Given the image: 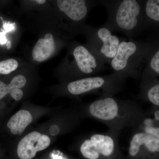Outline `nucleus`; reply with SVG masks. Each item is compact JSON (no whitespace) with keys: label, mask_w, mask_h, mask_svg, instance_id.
Instances as JSON below:
<instances>
[{"label":"nucleus","mask_w":159,"mask_h":159,"mask_svg":"<svg viewBox=\"0 0 159 159\" xmlns=\"http://www.w3.org/2000/svg\"><path fill=\"white\" fill-rule=\"evenodd\" d=\"M34 2L38 3V4H40V5H42V4L46 3V1L45 0H35Z\"/></svg>","instance_id":"20"},{"label":"nucleus","mask_w":159,"mask_h":159,"mask_svg":"<svg viewBox=\"0 0 159 159\" xmlns=\"http://www.w3.org/2000/svg\"><path fill=\"white\" fill-rule=\"evenodd\" d=\"M6 47H7V49H10L11 48V43L10 41H8L6 43Z\"/></svg>","instance_id":"21"},{"label":"nucleus","mask_w":159,"mask_h":159,"mask_svg":"<svg viewBox=\"0 0 159 159\" xmlns=\"http://www.w3.org/2000/svg\"><path fill=\"white\" fill-rule=\"evenodd\" d=\"M32 118L29 111L20 110L9 119L7 126L15 135H21L26 127L32 122Z\"/></svg>","instance_id":"15"},{"label":"nucleus","mask_w":159,"mask_h":159,"mask_svg":"<svg viewBox=\"0 0 159 159\" xmlns=\"http://www.w3.org/2000/svg\"><path fill=\"white\" fill-rule=\"evenodd\" d=\"M8 40L6 38V35H1L0 34V44L1 45H4L7 43Z\"/></svg>","instance_id":"19"},{"label":"nucleus","mask_w":159,"mask_h":159,"mask_svg":"<svg viewBox=\"0 0 159 159\" xmlns=\"http://www.w3.org/2000/svg\"><path fill=\"white\" fill-rule=\"evenodd\" d=\"M18 67L16 60L13 58L0 61V74L7 75L15 70Z\"/></svg>","instance_id":"17"},{"label":"nucleus","mask_w":159,"mask_h":159,"mask_svg":"<svg viewBox=\"0 0 159 159\" xmlns=\"http://www.w3.org/2000/svg\"><path fill=\"white\" fill-rule=\"evenodd\" d=\"M1 19L2 22L3 30L6 31L7 33L14 30L15 28V23H11L10 22L5 21L2 17H1Z\"/></svg>","instance_id":"18"},{"label":"nucleus","mask_w":159,"mask_h":159,"mask_svg":"<svg viewBox=\"0 0 159 159\" xmlns=\"http://www.w3.org/2000/svg\"><path fill=\"white\" fill-rule=\"evenodd\" d=\"M107 11L103 25L133 39L145 31L143 0H100Z\"/></svg>","instance_id":"2"},{"label":"nucleus","mask_w":159,"mask_h":159,"mask_svg":"<svg viewBox=\"0 0 159 159\" xmlns=\"http://www.w3.org/2000/svg\"><path fill=\"white\" fill-rule=\"evenodd\" d=\"M119 133L108 129L92 134L80 144V153L87 159H122L119 146Z\"/></svg>","instance_id":"4"},{"label":"nucleus","mask_w":159,"mask_h":159,"mask_svg":"<svg viewBox=\"0 0 159 159\" xmlns=\"http://www.w3.org/2000/svg\"><path fill=\"white\" fill-rule=\"evenodd\" d=\"M90 51L102 63L110 64L116 56L121 41L104 25L89 29Z\"/></svg>","instance_id":"6"},{"label":"nucleus","mask_w":159,"mask_h":159,"mask_svg":"<svg viewBox=\"0 0 159 159\" xmlns=\"http://www.w3.org/2000/svg\"><path fill=\"white\" fill-rule=\"evenodd\" d=\"M138 98L159 107V79L141 84Z\"/></svg>","instance_id":"16"},{"label":"nucleus","mask_w":159,"mask_h":159,"mask_svg":"<svg viewBox=\"0 0 159 159\" xmlns=\"http://www.w3.org/2000/svg\"><path fill=\"white\" fill-rule=\"evenodd\" d=\"M51 142L48 136L38 132H32L20 141L17 146L18 156L20 159H32L37 152L48 148Z\"/></svg>","instance_id":"8"},{"label":"nucleus","mask_w":159,"mask_h":159,"mask_svg":"<svg viewBox=\"0 0 159 159\" xmlns=\"http://www.w3.org/2000/svg\"><path fill=\"white\" fill-rule=\"evenodd\" d=\"M89 1L84 0H58L57 6L61 11L63 12L69 19L74 22H81L85 19L89 9L90 6L100 5V1H95L89 5Z\"/></svg>","instance_id":"10"},{"label":"nucleus","mask_w":159,"mask_h":159,"mask_svg":"<svg viewBox=\"0 0 159 159\" xmlns=\"http://www.w3.org/2000/svg\"><path fill=\"white\" fill-rule=\"evenodd\" d=\"M128 156L130 159H157L159 140L144 132L135 129L129 142Z\"/></svg>","instance_id":"7"},{"label":"nucleus","mask_w":159,"mask_h":159,"mask_svg":"<svg viewBox=\"0 0 159 159\" xmlns=\"http://www.w3.org/2000/svg\"><path fill=\"white\" fill-rule=\"evenodd\" d=\"M73 55L77 70L80 74L91 75L101 73L106 69L105 64L84 46H76L73 50Z\"/></svg>","instance_id":"9"},{"label":"nucleus","mask_w":159,"mask_h":159,"mask_svg":"<svg viewBox=\"0 0 159 159\" xmlns=\"http://www.w3.org/2000/svg\"><path fill=\"white\" fill-rule=\"evenodd\" d=\"M155 45L151 37L146 41L132 38L127 41L121 38L117 54L110 64L113 73L125 80L128 77L139 79Z\"/></svg>","instance_id":"3"},{"label":"nucleus","mask_w":159,"mask_h":159,"mask_svg":"<svg viewBox=\"0 0 159 159\" xmlns=\"http://www.w3.org/2000/svg\"><path fill=\"white\" fill-rule=\"evenodd\" d=\"M55 49V42L53 35L48 33L44 38L40 39L35 44L32 51L34 61L43 62L52 56Z\"/></svg>","instance_id":"13"},{"label":"nucleus","mask_w":159,"mask_h":159,"mask_svg":"<svg viewBox=\"0 0 159 159\" xmlns=\"http://www.w3.org/2000/svg\"><path fill=\"white\" fill-rule=\"evenodd\" d=\"M152 34L150 37L155 45L142 71L140 85L159 79V31H152Z\"/></svg>","instance_id":"11"},{"label":"nucleus","mask_w":159,"mask_h":159,"mask_svg":"<svg viewBox=\"0 0 159 159\" xmlns=\"http://www.w3.org/2000/svg\"><path fill=\"white\" fill-rule=\"evenodd\" d=\"M87 109L88 116L105 124L109 130L119 132L128 127L136 129L145 116V112L138 102L110 95L100 96Z\"/></svg>","instance_id":"1"},{"label":"nucleus","mask_w":159,"mask_h":159,"mask_svg":"<svg viewBox=\"0 0 159 159\" xmlns=\"http://www.w3.org/2000/svg\"><path fill=\"white\" fill-rule=\"evenodd\" d=\"M27 80L25 77L22 75L15 76L9 84L0 81V100L8 93L10 94L15 100H20L24 95L21 89L25 86Z\"/></svg>","instance_id":"14"},{"label":"nucleus","mask_w":159,"mask_h":159,"mask_svg":"<svg viewBox=\"0 0 159 159\" xmlns=\"http://www.w3.org/2000/svg\"><path fill=\"white\" fill-rule=\"evenodd\" d=\"M145 30L159 31V0H143Z\"/></svg>","instance_id":"12"},{"label":"nucleus","mask_w":159,"mask_h":159,"mask_svg":"<svg viewBox=\"0 0 159 159\" xmlns=\"http://www.w3.org/2000/svg\"><path fill=\"white\" fill-rule=\"evenodd\" d=\"M125 79L115 73L105 75L85 77L69 83L67 86L69 93L78 96L90 92L98 93L101 96H114L124 88Z\"/></svg>","instance_id":"5"}]
</instances>
